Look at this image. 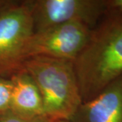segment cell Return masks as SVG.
I'll return each mask as SVG.
<instances>
[{
	"label": "cell",
	"mask_w": 122,
	"mask_h": 122,
	"mask_svg": "<svg viewBox=\"0 0 122 122\" xmlns=\"http://www.w3.org/2000/svg\"><path fill=\"white\" fill-rule=\"evenodd\" d=\"M82 102L122 76V16L108 11L73 61Z\"/></svg>",
	"instance_id": "6da1fadb"
},
{
	"label": "cell",
	"mask_w": 122,
	"mask_h": 122,
	"mask_svg": "<svg viewBox=\"0 0 122 122\" xmlns=\"http://www.w3.org/2000/svg\"><path fill=\"white\" fill-rule=\"evenodd\" d=\"M23 70L39 89L45 115L53 121L69 120L82 103L73 61L32 56L25 61Z\"/></svg>",
	"instance_id": "7a4b0ae2"
},
{
	"label": "cell",
	"mask_w": 122,
	"mask_h": 122,
	"mask_svg": "<svg viewBox=\"0 0 122 122\" xmlns=\"http://www.w3.org/2000/svg\"><path fill=\"white\" fill-rule=\"evenodd\" d=\"M17 1L16 0H0V16L6 10L10 8Z\"/></svg>",
	"instance_id": "8fae6325"
},
{
	"label": "cell",
	"mask_w": 122,
	"mask_h": 122,
	"mask_svg": "<svg viewBox=\"0 0 122 122\" xmlns=\"http://www.w3.org/2000/svg\"><path fill=\"white\" fill-rule=\"evenodd\" d=\"M46 116H24L15 113L10 110L0 115V122H52Z\"/></svg>",
	"instance_id": "9c48e42d"
},
{
	"label": "cell",
	"mask_w": 122,
	"mask_h": 122,
	"mask_svg": "<svg viewBox=\"0 0 122 122\" xmlns=\"http://www.w3.org/2000/svg\"><path fill=\"white\" fill-rule=\"evenodd\" d=\"M108 11L117 13L122 16V0H107Z\"/></svg>",
	"instance_id": "30bf717a"
},
{
	"label": "cell",
	"mask_w": 122,
	"mask_h": 122,
	"mask_svg": "<svg viewBox=\"0 0 122 122\" xmlns=\"http://www.w3.org/2000/svg\"><path fill=\"white\" fill-rule=\"evenodd\" d=\"M34 32L71 22L94 29L108 12L107 0H30Z\"/></svg>",
	"instance_id": "5b68a950"
},
{
	"label": "cell",
	"mask_w": 122,
	"mask_h": 122,
	"mask_svg": "<svg viewBox=\"0 0 122 122\" xmlns=\"http://www.w3.org/2000/svg\"><path fill=\"white\" fill-rule=\"evenodd\" d=\"M10 79L12 84L10 111L24 116H46L41 95L30 75L23 70Z\"/></svg>",
	"instance_id": "52a82bcc"
},
{
	"label": "cell",
	"mask_w": 122,
	"mask_h": 122,
	"mask_svg": "<svg viewBox=\"0 0 122 122\" xmlns=\"http://www.w3.org/2000/svg\"><path fill=\"white\" fill-rule=\"evenodd\" d=\"M52 122H70L69 120H65V119H59V120H55Z\"/></svg>",
	"instance_id": "7c38bea8"
},
{
	"label": "cell",
	"mask_w": 122,
	"mask_h": 122,
	"mask_svg": "<svg viewBox=\"0 0 122 122\" xmlns=\"http://www.w3.org/2000/svg\"><path fill=\"white\" fill-rule=\"evenodd\" d=\"M34 33L30 1H17L0 16V77L23 71L25 47Z\"/></svg>",
	"instance_id": "3957f363"
},
{
	"label": "cell",
	"mask_w": 122,
	"mask_h": 122,
	"mask_svg": "<svg viewBox=\"0 0 122 122\" xmlns=\"http://www.w3.org/2000/svg\"><path fill=\"white\" fill-rule=\"evenodd\" d=\"M12 90L10 79L0 77V115L10 110Z\"/></svg>",
	"instance_id": "ba28073f"
},
{
	"label": "cell",
	"mask_w": 122,
	"mask_h": 122,
	"mask_svg": "<svg viewBox=\"0 0 122 122\" xmlns=\"http://www.w3.org/2000/svg\"><path fill=\"white\" fill-rule=\"evenodd\" d=\"M70 122H122V76L91 100L83 102Z\"/></svg>",
	"instance_id": "8992f818"
},
{
	"label": "cell",
	"mask_w": 122,
	"mask_h": 122,
	"mask_svg": "<svg viewBox=\"0 0 122 122\" xmlns=\"http://www.w3.org/2000/svg\"><path fill=\"white\" fill-rule=\"evenodd\" d=\"M92 29L79 22L50 26L34 32L25 47V58L46 56L74 61L91 35Z\"/></svg>",
	"instance_id": "277c9868"
}]
</instances>
